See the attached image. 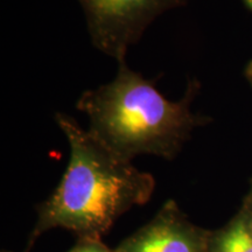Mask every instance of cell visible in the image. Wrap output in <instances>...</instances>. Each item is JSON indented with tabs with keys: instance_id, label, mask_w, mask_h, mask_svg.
I'll use <instances>...</instances> for the list:
<instances>
[{
	"instance_id": "6da1fadb",
	"label": "cell",
	"mask_w": 252,
	"mask_h": 252,
	"mask_svg": "<svg viewBox=\"0 0 252 252\" xmlns=\"http://www.w3.org/2000/svg\"><path fill=\"white\" fill-rule=\"evenodd\" d=\"M55 121L69 143V162L55 190L36 207L26 252L56 228L77 238H102L123 214L149 202L156 189L152 174L112 152L70 116L59 112Z\"/></svg>"
},
{
	"instance_id": "7a4b0ae2",
	"label": "cell",
	"mask_w": 252,
	"mask_h": 252,
	"mask_svg": "<svg viewBox=\"0 0 252 252\" xmlns=\"http://www.w3.org/2000/svg\"><path fill=\"white\" fill-rule=\"evenodd\" d=\"M157 80H147L118 62L116 77L96 89L87 90L76 103L90 121L89 131L123 159L151 154L173 160L193 130L212 119L193 113L190 105L201 89L196 78L188 81L178 102L157 89Z\"/></svg>"
},
{
	"instance_id": "3957f363",
	"label": "cell",
	"mask_w": 252,
	"mask_h": 252,
	"mask_svg": "<svg viewBox=\"0 0 252 252\" xmlns=\"http://www.w3.org/2000/svg\"><path fill=\"white\" fill-rule=\"evenodd\" d=\"M87 18L91 43L104 54L125 61L146 28L166 11L189 0H78Z\"/></svg>"
},
{
	"instance_id": "277c9868",
	"label": "cell",
	"mask_w": 252,
	"mask_h": 252,
	"mask_svg": "<svg viewBox=\"0 0 252 252\" xmlns=\"http://www.w3.org/2000/svg\"><path fill=\"white\" fill-rule=\"evenodd\" d=\"M208 236L209 230L191 223L178 203L168 200L115 252H207Z\"/></svg>"
},
{
	"instance_id": "5b68a950",
	"label": "cell",
	"mask_w": 252,
	"mask_h": 252,
	"mask_svg": "<svg viewBox=\"0 0 252 252\" xmlns=\"http://www.w3.org/2000/svg\"><path fill=\"white\" fill-rule=\"evenodd\" d=\"M207 252H252V229L241 210L224 225L209 231Z\"/></svg>"
},
{
	"instance_id": "8992f818",
	"label": "cell",
	"mask_w": 252,
	"mask_h": 252,
	"mask_svg": "<svg viewBox=\"0 0 252 252\" xmlns=\"http://www.w3.org/2000/svg\"><path fill=\"white\" fill-rule=\"evenodd\" d=\"M67 252H115L102 242V238L78 237L70 250Z\"/></svg>"
},
{
	"instance_id": "52a82bcc",
	"label": "cell",
	"mask_w": 252,
	"mask_h": 252,
	"mask_svg": "<svg viewBox=\"0 0 252 252\" xmlns=\"http://www.w3.org/2000/svg\"><path fill=\"white\" fill-rule=\"evenodd\" d=\"M239 210L243 213V215L248 220L249 225H250L252 229V178L250 180V188H249L248 194L245 195L243 203H242V207L239 208Z\"/></svg>"
},
{
	"instance_id": "ba28073f",
	"label": "cell",
	"mask_w": 252,
	"mask_h": 252,
	"mask_svg": "<svg viewBox=\"0 0 252 252\" xmlns=\"http://www.w3.org/2000/svg\"><path fill=\"white\" fill-rule=\"evenodd\" d=\"M245 77L250 83V86L252 87V61H250L245 67Z\"/></svg>"
},
{
	"instance_id": "9c48e42d",
	"label": "cell",
	"mask_w": 252,
	"mask_h": 252,
	"mask_svg": "<svg viewBox=\"0 0 252 252\" xmlns=\"http://www.w3.org/2000/svg\"><path fill=\"white\" fill-rule=\"evenodd\" d=\"M242 1H243L245 7H247L249 11L252 12V0H242Z\"/></svg>"
},
{
	"instance_id": "30bf717a",
	"label": "cell",
	"mask_w": 252,
	"mask_h": 252,
	"mask_svg": "<svg viewBox=\"0 0 252 252\" xmlns=\"http://www.w3.org/2000/svg\"><path fill=\"white\" fill-rule=\"evenodd\" d=\"M1 252H11V251H5V250H4V251H1Z\"/></svg>"
}]
</instances>
